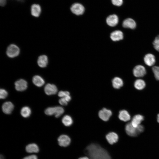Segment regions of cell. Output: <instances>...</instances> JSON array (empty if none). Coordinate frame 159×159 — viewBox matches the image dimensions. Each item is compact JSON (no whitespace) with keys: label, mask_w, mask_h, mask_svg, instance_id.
Returning a JSON list of instances; mask_svg holds the SVG:
<instances>
[{"label":"cell","mask_w":159,"mask_h":159,"mask_svg":"<svg viewBox=\"0 0 159 159\" xmlns=\"http://www.w3.org/2000/svg\"><path fill=\"white\" fill-rule=\"evenodd\" d=\"M85 152L90 159H111L108 152L97 144H90L86 148Z\"/></svg>","instance_id":"cell-1"},{"label":"cell","mask_w":159,"mask_h":159,"mask_svg":"<svg viewBox=\"0 0 159 159\" xmlns=\"http://www.w3.org/2000/svg\"><path fill=\"white\" fill-rule=\"evenodd\" d=\"M20 53L19 47L14 44H11L7 47L6 54L8 57L10 58L15 57L19 55Z\"/></svg>","instance_id":"cell-2"},{"label":"cell","mask_w":159,"mask_h":159,"mask_svg":"<svg viewBox=\"0 0 159 159\" xmlns=\"http://www.w3.org/2000/svg\"><path fill=\"white\" fill-rule=\"evenodd\" d=\"M70 9L71 11L77 15L82 14L85 12V9L84 6L81 4L75 3L71 6Z\"/></svg>","instance_id":"cell-3"},{"label":"cell","mask_w":159,"mask_h":159,"mask_svg":"<svg viewBox=\"0 0 159 159\" xmlns=\"http://www.w3.org/2000/svg\"><path fill=\"white\" fill-rule=\"evenodd\" d=\"M133 74L136 77H143L146 74L145 68L143 65H138L136 66L133 69Z\"/></svg>","instance_id":"cell-4"},{"label":"cell","mask_w":159,"mask_h":159,"mask_svg":"<svg viewBox=\"0 0 159 159\" xmlns=\"http://www.w3.org/2000/svg\"><path fill=\"white\" fill-rule=\"evenodd\" d=\"M125 130L127 135L131 137H136L139 134L137 127H134L131 122L128 123L126 125Z\"/></svg>","instance_id":"cell-5"},{"label":"cell","mask_w":159,"mask_h":159,"mask_svg":"<svg viewBox=\"0 0 159 159\" xmlns=\"http://www.w3.org/2000/svg\"><path fill=\"white\" fill-rule=\"evenodd\" d=\"M112 115V111L110 110L103 108L100 110L98 113L100 118L104 121H108Z\"/></svg>","instance_id":"cell-6"},{"label":"cell","mask_w":159,"mask_h":159,"mask_svg":"<svg viewBox=\"0 0 159 159\" xmlns=\"http://www.w3.org/2000/svg\"><path fill=\"white\" fill-rule=\"evenodd\" d=\"M59 145L61 146L66 147L68 146L71 143V139L67 135H62L58 138Z\"/></svg>","instance_id":"cell-7"},{"label":"cell","mask_w":159,"mask_h":159,"mask_svg":"<svg viewBox=\"0 0 159 159\" xmlns=\"http://www.w3.org/2000/svg\"><path fill=\"white\" fill-rule=\"evenodd\" d=\"M15 88L18 91H22L25 90L27 87V83L26 81L20 79L15 83Z\"/></svg>","instance_id":"cell-8"},{"label":"cell","mask_w":159,"mask_h":159,"mask_svg":"<svg viewBox=\"0 0 159 159\" xmlns=\"http://www.w3.org/2000/svg\"><path fill=\"white\" fill-rule=\"evenodd\" d=\"M44 91L47 95H51L55 94L58 90L57 87L55 85L48 83L45 85Z\"/></svg>","instance_id":"cell-9"},{"label":"cell","mask_w":159,"mask_h":159,"mask_svg":"<svg viewBox=\"0 0 159 159\" xmlns=\"http://www.w3.org/2000/svg\"><path fill=\"white\" fill-rule=\"evenodd\" d=\"M106 21L109 26L112 27L115 26L118 23V18L115 14L111 15L107 17Z\"/></svg>","instance_id":"cell-10"},{"label":"cell","mask_w":159,"mask_h":159,"mask_svg":"<svg viewBox=\"0 0 159 159\" xmlns=\"http://www.w3.org/2000/svg\"><path fill=\"white\" fill-rule=\"evenodd\" d=\"M144 61L145 64L149 66L154 65L155 62V56L153 54L148 53L146 54L144 58Z\"/></svg>","instance_id":"cell-11"},{"label":"cell","mask_w":159,"mask_h":159,"mask_svg":"<svg viewBox=\"0 0 159 159\" xmlns=\"http://www.w3.org/2000/svg\"><path fill=\"white\" fill-rule=\"evenodd\" d=\"M122 25L124 28L131 29H135L136 26L135 21L131 18H127L125 19L123 21Z\"/></svg>","instance_id":"cell-12"},{"label":"cell","mask_w":159,"mask_h":159,"mask_svg":"<svg viewBox=\"0 0 159 159\" xmlns=\"http://www.w3.org/2000/svg\"><path fill=\"white\" fill-rule=\"evenodd\" d=\"M106 138L110 144L112 145L117 142L118 136L115 132H112L108 133L106 135Z\"/></svg>","instance_id":"cell-13"},{"label":"cell","mask_w":159,"mask_h":159,"mask_svg":"<svg viewBox=\"0 0 159 159\" xmlns=\"http://www.w3.org/2000/svg\"><path fill=\"white\" fill-rule=\"evenodd\" d=\"M123 34L120 30H117L112 32L110 37L111 39L114 41H117L122 39L123 38Z\"/></svg>","instance_id":"cell-14"},{"label":"cell","mask_w":159,"mask_h":159,"mask_svg":"<svg viewBox=\"0 0 159 159\" xmlns=\"http://www.w3.org/2000/svg\"><path fill=\"white\" fill-rule=\"evenodd\" d=\"M2 110L5 114H9L11 113L14 108L13 104L10 102H5L2 105Z\"/></svg>","instance_id":"cell-15"},{"label":"cell","mask_w":159,"mask_h":159,"mask_svg":"<svg viewBox=\"0 0 159 159\" xmlns=\"http://www.w3.org/2000/svg\"><path fill=\"white\" fill-rule=\"evenodd\" d=\"M144 119V117L143 115L140 114L136 115L133 117L131 123L134 127L136 128L140 125Z\"/></svg>","instance_id":"cell-16"},{"label":"cell","mask_w":159,"mask_h":159,"mask_svg":"<svg viewBox=\"0 0 159 159\" xmlns=\"http://www.w3.org/2000/svg\"><path fill=\"white\" fill-rule=\"evenodd\" d=\"M31 14L33 16L38 17L41 13V6L38 4H33L31 6Z\"/></svg>","instance_id":"cell-17"},{"label":"cell","mask_w":159,"mask_h":159,"mask_svg":"<svg viewBox=\"0 0 159 159\" xmlns=\"http://www.w3.org/2000/svg\"><path fill=\"white\" fill-rule=\"evenodd\" d=\"M118 117L120 120L124 122H127L130 119L131 117L127 110H123L119 112Z\"/></svg>","instance_id":"cell-18"},{"label":"cell","mask_w":159,"mask_h":159,"mask_svg":"<svg viewBox=\"0 0 159 159\" xmlns=\"http://www.w3.org/2000/svg\"><path fill=\"white\" fill-rule=\"evenodd\" d=\"M48 63V59L47 56L44 55L39 57L37 60V64L41 67H46Z\"/></svg>","instance_id":"cell-19"},{"label":"cell","mask_w":159,"mask_h":159,"mask_svg":"<svg viewBox=\"0 0 159 159\" xmlns=\"http://www.w3.org/2000/svg\"><path fill=\"white\" fill-rule=\"evenodd\" d=\"M26 150L28 153H37L39 149L38 145L35 143H31L28 145L26 147Z\"/></svg>","instance_id":"cell-20"},{"label":"cell","mask_w":159,"mask_h":159,"mask_svg":"<svg viewBox=\"0 0 159 159\" xmlns=\"http://www.w3.org/2000/svg\"><path fill=\"white\" fill-rule=\"evenodd\" d=\"M112 83L113 87L116 89L120 88L122 86L123 84L122 80L118 77H115L113 79Z\"/></svg>","instance_id":"cell-21"},{"label":"cell","mask_w":159,"mask_h":159,"mask_svg":"<svg viewBox=\"0 0 159 159\" xmlns=\"http://www.w3.org/2000/svg\"><path fill=\"white\" fill-rule=\"evenodd\" d=\"M32 81L36 86L38 87L42 86L44 83V79L38 75L33 77Z\"/></svg>","instance_id":"cell-22"},{"label":"cell","mask_w":159,"mask_h":159,"mask_svg":"<svg viewBox=\"0 0 159 159\" xmlns=\"http://www.w3.org/2000/svg\"><path fill=\"white\" fill-rule=\"evenodd\" d=\"M146 84L145 81L141 79L136 80L134 83L135 87L138 90H141L145 87Z\"/></svg>","instance_id":"cell-23"},{"label":"cell","mask_w":159,"mask_h":159,"mask_svg":"<svg viewBox=\"0 0 159 159\" xmlns=\"http://www.w3.org/2000/svg\"><path fill=\"white\" fill-rule=\"evenodd\" d=\"M62 122L65 126H69L73 123V120L72 117L68 115H65L63 117L62 119Z\"/></svg>","instance_id":"cell-24"},{"label":"cell","mask_w":159,"mask_h":159,"mask_svg":"<svg viewBox=\"0 0 159 159\" xmlns=\"http://www.w3.org/2000/svg\"><path fill=\"white\" fill-rule=\"evenodd\" d=\"M21 114L22 116L24 117H28L31 114V110L28 107H23L21 110Z\"/></svg>","instance_id":"cell-25"},{"label":"cell","mask_w":159,"mask_h":159,"mask_svg":"<svg viewBox=\"0 0 159 159\" xmlns=\"http://www.w3.org/2000/svg\"><path fill=\"white\" fill-rule=\"evenodd\" d=\"M64 112L63 108L60 106L54 107V115L56 117H59Z\"/></svg>","instance_id":"cell-26"},{"label":"cell","mask_w":159,"mask_h":159,"mask_svg":"<svg viewBox=\"0 0 159 159\" xmlns=\"http://www.w3.org/2000/svg\"><path fill=\"white\" fill-rule=\"evenodd\" d=\"M71 100V97L70 95H68L64 97L61 98L59 100V102L61 105H67L68 102Z\"/></svg>","instance_id":"cell-27"},{"label":"cell","mask_w":159,"mask_h":159,"mask_svg":"<svg viewBox=\"0 0 159 159\" xmlns=\"http://www.w3.org/2000/svg\"><path fill=\"white\" fill-rule=\"evenodd\" d=\"M152 70L155 79L159 80V66H154L152 68Z\"/></svg>","instance_id":"cell-28"},{"label":"cell","mask_w":159,"mask_h":159,"mask_svg":"<svg viewBox=\"0 0 159 159\" xmlns=\"http://www.w3.org/2000/svg\"><path fill=\"white\" fill-rule=\"evenodd\" d=\"M153 44L154 49L157 51L159 52V35L155 37Z\"/></svg>","instance_id":"cell-29"},{"label":"cell","mask_w":159,"mask_h":159,"mask_svg":"<svg viewBox=\"0 0 159 159\" xmlns=\"http://www.w3.org/2000/svg\"><path fill=\"white\" fill-rule=\"evenodd\" d=\"M45 114L48 115H54V107H49L45 110Z\"/></svg>","instance_id":"cell-30"},{"label":"cell","mask_w":159,"mask_h":159,"mask_svg":"<svg viewBox=\"0 0 159 159\" xmlns=\"http://www.w3.org/2000/svg\"><path fill=\"white\" fill-rule=\"evenodd\" d=\"M8 93L5 90L1 89L0 90V99H4L7 96Z\"/></svg>","instance_id":"cell-31"},{"label":"cell","mask_w":159,"mask_h":159,"mask_svg":"<svg viewBox=\"0 0 159 159\" xmlns=\"http://www.w3.org/2000/svg\"><path fill=\"white\" fill-rule=\"evenodd\" d=\"M70 95L69 92L67 91H59L58 93V96L59 97H64Z\"/></svg>","instance_id":"cell-32"},{"label":"cell","mask_w":159,"mask_h":159,"mask_svg":"<svg viewBox=\"0 0 159 159\" xmlns=\"http://www.w3.org/2000/svg\"><path fill=\"white\" fill-rule=\"evenodd\" d=\"M112 4L114 5L120 6L123 3L122 0H111Z\"/></svg>","instance_id":"cell-33"},{"label":"cell","mask_w":159,"mask_h":159,"mask_svg":"<svg viewBox=\"0 0 159 159\" xmlns=\"http://www.w3.org/2000/svg\"><path fill=\"white\" fill-rule=\"evenodd\" d=\"M22 159H38V158L36 155H32L25 157Z\"/></svg>","instance_id":"cell-34"},{"label":"cell","mask_w":159,"mask_h":159,"mask_svg":"<svg viewBox=\"0 0 159 159\" xmlns=\"http://www.w3.org/2000/svg\"><path fill=\"white\" fill-rule=\"evenodd\" d=\"M137 128L139 134H140V133H141L143 132L144 130V127L143 126L141 125H139L137 127Z\"/></svg>","instance_id":"cell-35"},{"label":"cell","mask_w":159,"mask_h":159,"mask_svg":"<svg viewBox=\"0 0 159 159\" xmlns=\"http://www.w3.org/2000/svg\"><path fill=\"white\" fill-rule=\"evenodd\" d=\"M78 159H90V158L87 157H80Z\"/></svg>","instance_id":"cell-36"},{"label":"cell","mask_w":159,"mask_h":159,"mask_svg":"<svg viewBox=\"0 0 159 159\" xmlns=\"http://www.w3.org/2000/svg\"><path fill=\"white\" fill-rule=\"evenodd\" d=\"M157 121L159 123V114H158L157 115Z\"/></svg>","instance_id":"cell-37"},{"label":"cell","mask_w":159,"mask_h":159,"mask_svg":"<svg viewBox=\"0 0 159 159\" xmlns=\"http://www.w3.org/2000/svg\"><path fill=\"white\" fill-rule=\"evenodd\" d=\"M0 159H4V157L1 155H0Z\"/></svg>","instance_id":"cell-38"},{"label":"cell","mask_w":159,"mask_h":159,"mask_svg":"<svg viewBox=\"0 0 159 159\" xmlns=\"http://www.w3.org/2000/svg\"><path fill=\"white\" fill-rule=\"evenodd\" d=\"M19 1L23 2L24 1V0H16Z\"/></svg>","instance_id":"cell-39"}]
</instances>
